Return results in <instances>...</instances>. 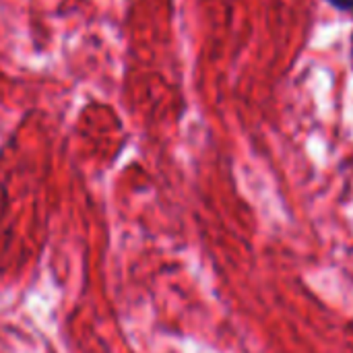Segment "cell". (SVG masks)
<instances>
[{
    "instance_id": "6da1fadb",
    "label": "cell",
    "mask_w": 353,
    "mask_h": 353,
    "mask_svg": "<svg viewBox=\"0 0 353 353\" xmlns=\"http://www.w3.org/2000/svg\"><path fill=\"white\" fill-rule=\"evenodd\" d=\"M325 2L339 12H352L353 10V0H325Z\"/></svg>"
}]
</instances>
